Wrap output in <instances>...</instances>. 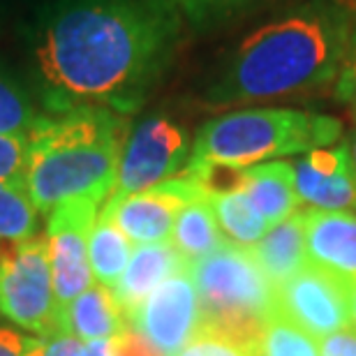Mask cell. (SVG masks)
Returning <instances> with one entry per match:
<instances>
[{"instance_id": "d4e9b609", "label": "cell", "mask_w": 356, "mask_h": 356, "mask_svg": "<svg viewBox=\"0 0 356 356\" xmlns=\"http://www.w3.org/2000/svg\"><path fill=\"white\" fill-rule=\"evenodd\" d=\"M28 165V137L0 134V181H19Z\"/></svg>"}, {"instance_id": "9c48e42d", "label": "cell", "mask_w": 356, "mask_h": 356, "mask_svg": "<svg viewBox=\"0 0 356 356\" xmlns=\"http://www.w3.org/2000/svg\"><path fill=\"white\" fill-rule=\"evenodd\" d=\"M97 206L99 204L92 199H72V202L56 206L47 218L44 236L49 268H51L54 291L60 312L92 284L88 234L97 220Z\"/></svg>"}, {"instance_id": "ac0fdd59", "label": "cell", "mask_w": 356, "mask_h": 356, "mask_svg": "<svg viewBox=\"0 0 356 356\" xmlns=\"http://www.w3.org/2000/svg\"><path fill=\"white\" fill-rule=\"evenodd\" d=\"M225 243L227 238L216 222L209 197L185 204L178 211L172 232V245L188 264L209 257V254L220 250Z\"/></svg>"}, {"instance_id": "3957f363", "label": "cell", "mask_w": 356, "mask_h": 356, "mask_svg": "<svg viewBox=\"0 0 356 356\" xmlns=\"http://www.w3.org/2000/svg\"><path fill=\"white\" fill-rule=\"evenodd\" d=\"M130 120L106 106L42 116L28 134L26 190L38 213H51L72 199L102 204L116 185Z\"/></svg>"}, {"instance_id": "f1b7e54d", "label": "cell", "mask_w": 356, "mask_h": 356, "mask_svg": "<svg viewBox=\"0 0 356 356\" xmlns=\"http://www.w3.org/2000/svg\"><path fill=\"white\" fill-rule=\"evenodd\" d=\"M319 356H356V329H343L319 338Z\"/></svg>"}, {"instance_id": "30bf717a", "label": "cell", "mask_w": 356, "mask_h": 356, "mask_svg": "<svg viewBox=\"0 0 356 356\" xmlns=\"http://www.w3.org/2000/svg\"><path fill=\"white\" fill-rule=\"evenodd\" d=\"M202 197L192 176L181 174L158 188L134 195H113L106 199L99 218L109 220L134 243H165L172 241L178 211Z\"/></svg>"}, {"instance_id": "9a60e30c", "label": "cell", "mask_w": 356, "mask_h": 356, "mask_svg": "<svg viewBox=\"0 0 356 356\" xmlns=\"http://www.w3.org/2000/svg\"><path fill=\"white\" fill-rule=\"evenodd\" d=\"M127 317L111 289L90 284L60 312V331L81 343L113 340L127 329Z\"/></svg>"}, {"instance_id": "7a4b0ae2", "label": "cell", "mask_w": 356, "mask_h": 356, "mask_svg": "<svg viewBox=\"0 0 356 356\" xmlns=\"http://www.w3.org/2000/svg\"><path fill=\"white\" fill-rule=\"evenodd\" d=\"M356 31L343 0H308L248 33L227 54L204 99L236 106L301 95L333 81Z\"/></svg>"}, {"instance_id": "1f68e13d", "label": "cell", "mask_w": 356, "mask_h": 356, "mask_svg": "<svg viewBox=\"0 0 356 356\" xmlns=\"http://www.w3.org/2000/svg\"><path fill=\"white\" fill-rule=\"evenodd\" d=\"M347 148H350V158H352V167H354V174H356V130L352 134V139L347 141Z\"/></svg>"}, {"instance_id": "cb8c5ba5", "label": "cell", "mask_w": 356, "mask_h": 356, "mask_svg": "<svg viewBox=\"0 0 356 356\" xmlns=\"http://www.w3.org/2000/svg\"><path fill=\"white\" fill-rule=\"evenodd\" d=\"M181 17L197 31H209L257 7L261 0H174Z\"/></svg>"}, {"instance_id": "7402d4cb", "label": "cell", "mask_w": 356, "mask_h": 356, "mask_svg": "<svg viewBox=\"0 0 356 356\" xmlns=\"http://www.w3.org/2000/svg\"><path fill=\"white\" fill-rule=\"evenodd\" d=\"M40 118L42 113L35 109L31 95L12 76L0 72V134L28 137Z\"/></svg>"}, {"instance_id": "e0dca14e", "label": "cell", "mask_w": 356, "mask_h": 356, "mask_svg": "<svg viewBox=\"0 0 356 356\" xmlns=\"http://www.w3.org/2000/svg\"><path fill=\"white\" fill-rule=\"evenodd\" d=\"M252 257L264 270L268 282L277 289L308 266L305 257L303 213H294L284 222L270 227L252 248Z\"/></svg>"}, {"instance_id": "277c9868", "label": "cell", "mask_w": 356, "mask_h": 356, "mask_svg": "<svg viewBox=\"0 0 356 356\" xmlns=\"http://www.w3.org/2000/svg\"><path fill=\"white\" fill-rule=\"evenodd\" d=\"M340 134L343 123L326 113L284 106L227 111L197 130L190 165L245 169L284 155H305L333 146Z\"/></svg>"}, {"instance_id": "4316f807", "label": "cell", "mask_w": 356, "mask_h": 356, "mask_svg": "<svg viewBox=\"0 0 356 356\" xmlns=\"http://www.w3.org/2000/svg\"><path fill=\"white\" fill-rule=\"evenodd\" d=\"M336 97L343 102L356 120V31L347 47V54L336 76Z\"/></svg>"}, {"instance_id": "7c38bea8", "label": "cell", "mask_w": 356, "mask_h": 356, "mask_svg": "<svg viewBox=\"0 0 356 356\" xmlns=\"http://www.w3.org/2000/svg\"><path fill=\"white\" fill-rule=\"evenodd\" d=\"M291 167L301 204L312 211H356V174L347 144L310 151Z\"/></svg>"}, {"instance_id": "ffe728a7", "label": "cell", "mask_w": 356, "mask_h": 356, "mask_svg": "<svg viewBox=\"0 0 356 356\" xmlns=\"http://www.w3.org/2000/svg\"><path fill=\"white\" fill-rule=\"evenodd\" d=\"M209 204L220 232L225 234L229 243L252 248L268 232L266 220L259 216L257 209L250 204V199L243 195V190L211 195Z\"/></svg>"}, {"instance_id": "6da1fadb", "label": "cell", "mask_w": 356, "mask_h": 356, "mask_svg": "<svg viewBox=\"0 0 356 356\" xmlns=\"http://www.w3.org/2000/svg\"><path fill=\"white\" fill-rule=\"evenodd\" d=\"M181 28L174 0H54L31 38L49 111H137L167 72Z\"/></svg>"}, {"instance_id": "5bb4252c", "label": "cell", "mask_w": 356, "mask_h": 356, "mask_svg": "<svg viewBox=\"0 0 356 356\" xmlns=\"http://www.w3.org/2000/svg\"><path fill=\"white\" fill-rule=\"evenodd\" d=\"M185 268H188V261L176 252L172 241L141 243L132 250L123 275L111 291L125 317H130L162 282Z\"/></svg>"}, {"instance_id": "2e32d148", "label": "cell", "mask_w": 356, "mask_h": 356, "mask_svg": "<svg viewBox=\"0 0 356 356\" xmlns=\"http://www.w3.org/2000/svg\"><path fill=\"white\" fill-rule=\"evenodd\" d=\"M243 195L266 220L268 229L291 218L301 204L294 188V167L291 162H261V165L245 167Z\"/></svg>"}, {"instance_id": "e575fe53", "label": "cell", "mask_w": 356, "mask_h": 356, "mask_svg": "<svg viewBox=\"0 0 356 356\" xmlns=\"http://www.w3.org/2000/svg\"><path fill=\"white\" fill-rule=\"evenodd\" d=\"M7 3H14V0H0V5H7Z\"/></svg>"}, {"instance_id": "d6986e66", "label": "cell", "mask_w": 356, "mask_h": 356, "mask_svg": "<svg viewBox=\"0 0 356 356\" xmlns=\"http://www.w3.org/2000/svg\"><path fill=\"white\" fill-rule=\"evenodd\" d=\"M130 238L118 227H113L109 220L97 216L95 225H92L88 234V264L92 277L102 287L113 289L120 280V275H123L127 261H130Z\"/></svg>"}, {"instance_id": "4dcf8cb0", "label": "cell", "mask_w": 356, "mask_h": 356, "mask_svg": "<svg viewBox=\"0 0 356 356\" xmlns=\"http://www.w3.org/2000/svg\"><path fill=\"white\" fill-rule=\"evenodd\" d=\"M83 356H113L111 340H97V343H83Z\"/></svg>"}, {"instance_id": "8992f818", "label": "cell", "mask_w": 356, "mask_h": 356, "mask_svg": "<svg viewBox=\"0 0 356 356\" xmlns=\"http://www.w3.org/2000/svg\"><path fill=\"white\" fill-rule=\"evenodd\" d=\"M0 312L33 336L63 333L44 234L0 243Z\"/></svg>"}, {"instance_id": "8fae6325", "label": "cell", "mask_w": 356, "mask_h": 356, "mask_svg": "<svg viewBox=\"0 0 356 356\" xmlns=\"http://www.w3.org/2000/svg\"><path fill=\"white\" fill-rule=\"evenodd\" d=\"M127 324L146 336L165 356H176L202 326L199 296L190 270L185 268L162 282L127 317Z\"/></svg>"}, {"instance_id": "d6a6232c", "label": "cell", "mask_w": 356, "mask_h": 356, "mask_svg": "<svg viewBox=\"0 0 356 356\" xmlns=\"http://www.w3.org/2000/svg\"><path fill=\"white\" fill-rule=\"evenodd\" d=\"M343 3H345L347 7H350V10H352V14H354V17H356V0H343Z\"/></svg>"}, {"instance_id": "4fadbf2b", "label": "cell", "mask_w": 356, "mask_h": 356, "mask_svg": "<svg viewBox=\"0 0 356 356\" xmlns=\"http://www.w3.org/2000/svg\"><path fill=\"white\" fill-rule=\"evenodd\" d=\"M308 264L356 287V216L345 211H305Z\"/></svg>"}, {"instance_id": "52a82bcc", "label": "cell", "mask_w": 356, "mask_h": 356, "mask_svg": "<svg viewBox=\"0 0 356 356\" xmlns=\"http://www.w3.org/2000/svg\"><path fill=\"white\" fill-rule=\"evenodd\" d=\"M190 155L192 141L181 123L165 113L141 118L125 139L111 197L153 190L181 176L190 165Z\"/></svg>"}, {"instance_id": "44dd1931", "label": "cell", "mask_w": 356, "mask_h": 356, "mask_svg": "<svg viewBox=\"0 0 356 356\" xmlns=\"http://www.w3.org/2000/svg\"><path fill=\"white\" fill-rule=\"evenodd\" d=\"M38 234V209L31 202L24 178L0 181V243L26 241Z\"/></svg>"}, {"instance_id": "5b68a950", "label": "cell", "mask_w": 356, "mask_h": 356, "mask_svg": "<svg viewBox=\"0 0 356 356\" xmlns=\"http://www.w3.org/2000/svg\"><path fill=\"white\" fill-rule=\"evenodd\" d=\"M197 287L202 331L257 354L266 324L277 315L275 287L250 248L227 243L209 257L188 264Z\"/></svg>"}, {"instance_id": "603a6c76", "label": "cell", "mask_w": 356, "mask_h": 356, "mask_svg": "<svg viewBox=\"0 0 356 356\" xmlns=\"http://www.w3.org/2000/svg\"><path fill=\"white\" fill-rule=\"evenodd\" d=\"M254 356H319V350L312 336L277 312L261 333Z\"/></svg>"}, {"instance_id": "f546056e", "label": "cell", "mask_w": 356, "mask_h": 356, "mask_svg": "<svg viewBox=\"0 0 356 356\" xmlns=\"http://www.w3.org/2000/svg\"><path fill=\"white\" fill-rule=\"evenodd\" d=\"M35 336H26L14 326H0V356H26Z\"/></svg>"}, {"instance_id": "836d02e7", "label": "cell", "mask_w": 356, "mask_h": 356, "mask_svg": "<svg viewBox=\"0 0 356 356\" xmlns=\"http://www.w3.org/2000/svg\"><path fill=\"white\" fill-rule=\"evenodd\" d=\"M354 329H356V287H354Z\"/></svg>"}, {"instance_id": "83f0119b", "label": "cell", "mask_w": 356, "mask_h": 356, "mask_svg": "<svg viewBox=\"0 0 356 356\" xmlns=\"http://www.w3.org/2000/svg\"><path fill=\"white\" fill-rule=\"evenodd\" d=\"M113 356H165L146 336H141L137 329H127L111 340Z\"/></svg>"}, {"instance_id": "484cf974", "label": "cell", "mask_w": 356, "mask_h": 356, "mask_svg": "<svg viewBox=\"0 0 356 356\" xmlns=\"http://www.w3.org/2000/svg\"><path fill=\"white\" fill-rule=\"evenodd\" d=\"M176 356H254L250 350L241 345H234L229 340L216 336L209 331H197V336L190 340Z\"/></svg>"}, {"instance_id": "ba28073f", "label": "cell", "mask_w": 356, "mask_h": 356, "mask_svg": "<svg viewBox=\"0 0 356 356\" xmlns=\"http://www.w3.org/2000/svg\"><path fill=\"white\" fill-rule=\"evenodd\" d=\"M275 303L282 317L312 338L354 326V284L315 266L280 284Z\"/></svg>"}]
</instances>
